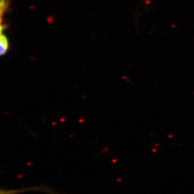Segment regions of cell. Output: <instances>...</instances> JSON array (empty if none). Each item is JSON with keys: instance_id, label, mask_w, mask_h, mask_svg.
<instances>
[{"instance_id": "cell-1", "label": "cell", "mask_w": 194, "mask_h": 194, "mask_svg": "<svg viewBox=\"0 0 194 194\" xmlns=\"http://www.w3.org/2000/svg\"><path fill=\"white\" fill-rule=\"evenodd\" d=\"M31 191H41L44 192L55 194V193L50 189L49 188L43 187V186H36V187H31L25 188H20V189H0V194H20L26 192H31Z\"/></svg>"}, {"instance_id": "cell-2", "label": "cell", "mask_w": 194, "mask_h": 194, "mask_svg": "<svg viewBox=\"0 0 194 194\" xmlns=\"http://www.w3.org/2000/svg\"><path fill=\"white\" fill-rule=\"evenodd\" d=\"M9 44L6 37L3 35H0V55L5 54L8 50Z\"/></svg>"}, {"instance_id": "cell-3", "label": "cell", "mask_w": 194, "mask_h": 194, "mask_svg": "<svg viewBox=\"0 0 194 194\" xmlns=\"http://www.w3.org/2000/svg\"><path fill=\"white\" fill-rule=\"evenodd\" d=\"M10 1L9 0H0V17L2 18L6 10L8 9Z\"/></svg>"}, {"instance_id": "cell-4", "label": "cell", "mask_w": 194, "mask_h": 194, "mask_svg": "<svg viewBox=\"0 0 194 194\" xmlns=\"http://www.w3.org/2000/svg\"><path fill=\"white\" fill-rule=\"evenodd\" d=\"M4 29V26L2 25V18L0 17V35H1V32Z\"/></svg>"}]
</instances>
